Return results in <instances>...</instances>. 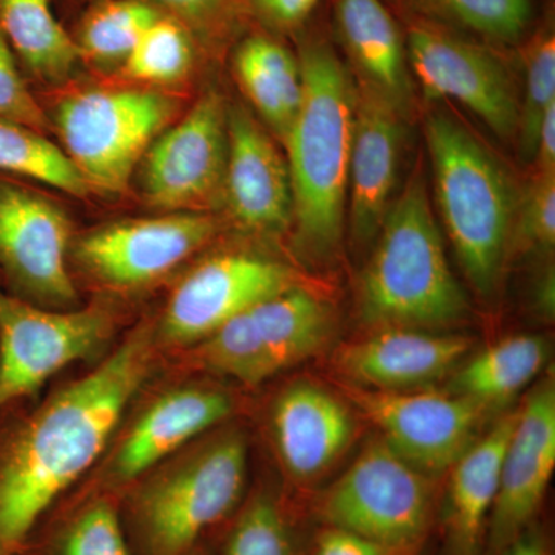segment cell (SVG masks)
Masks as SVG:
<instances>
[{"label": "cell", "instance_id": "obj_9", "mask_svg": "<svg viewBox=\"0 0 555 555\" xmlns=\"http://www.w3.org/2000/svg\"><path fill=\"white\" fill-rule=\"evenodd\" d=\"M409 68L427 100L465 105L496 137L517 134L518 105L509 73L488 43L437 22L401 13Z\"/></svg>", "mask_w": 555, "mask_h": 555}, {"label": "cell", "instance_id": "obj_18", "mask_svg": "<svg viewBox=\"0 0 555 555\" xmlns=\"http://www.w3.org/2000/svg\"><path fill=\"white\" fill-rule=\"evenodd\" d=\"M401 112L378 93L358 87L347 201L353 241L367 246L377 238L397 185Z\"/></svg>", "mask_w": 555, "mask_h": 555}, {"label": "cell", "instance_id": "obj_29", "mask_svg": "<svg viewBox=\"0 0 555 555\" xmlns=\"http://www.w3.org/2000/svg\"><path fill=\"white\" fill-rule=\"evenodd\" d=\"M222 529L218 555L305 554L306 542L299 537L294 511L269 489L243 500Z\"/></svg>", "mask_w": 555, "mask_h": 555}, {"label": "cell", "instance_id": "obj_33", "mask_svg": "<svg viewBox=\"0 0 555 555\" xmlns=\"http://www.w3.org/2000/svg\"><path fill=\"white\" fill-rule=\"evenodd\" d=\"M193 60L188 28L181 22L159 16L139 38L122 65L130 79L169 86L188 78Z\"/></svg>", "mask_w": 555, "mask_h": 555}, {"label": "cell", "instance_id": "obj_24", "mask_svg": "<svg viewBox=\"0 0 555 555\" xmlns=\"http://www.w3.org/2000/svg\"><path fill=\"white\" fill-rule=\"evenodd\" d=\"M233 69L259 118L284 142L302 100L298 56L273 36L255 33L236 47Z\"/></svg>", "mask_w": 555, "mask_h": 555}, {"label": "cell", "instance_id": "obj_22", "mask_svg": "<svg viewBox=\"0 0 555 555\" xmlns=\"http://www.w3.org/2000/svg\"><path fill=\"white\" fill-rule=\"evenodd\" d=\"M334 30L361 86L398 109L409 101L411 75L403 30L386 0H334Z\"/></svg>", "mask_w": 555, "mask_h": 555}, {"label": "cell", "instance_id": "obj_26", "mask_svg": "<svg viewBox=\"0 0 555 555\" xmlns=\"http://www.w3.org/2000/svg\"><path fill=\"white\" fill-rule=\"evenodd\" d=\"M547 343L535 335H514L481 350L460 364L451 392L486 409L513 400L542 371Z\"/></svg>", "mask_w": 555, "mask_h": 555}, {"label": "cell", "instance_id": "obj_41", "mask_svg": "<svg viewBox=\"0 0 555 555\" xmlns=\"http://www.w3.org/2000/svg\"><path fill=\"white\" fill-rule=\"evenodd\" d=\"M500 555H553V546L545 528L535 520Z\"/></svg>", "mask_w": 555, "mask_h": 555}, {"label": "cell", "instance_id": "obj_36", "mask_svg": "<svg viewBox=\"0 0 555 555\" xmlns=\"http://www.w3.org/2000/svg\"><path fill=\"white\" fill-rule=\"evenodd\" d=\"M0 120L46 133L50 119L35 100L17 68L16 56L0 31Z\"/></svg>", "mask_w": 555, "mask_h": 555}, {"label": "cell", "instance_id": "obj_16", "mask_svg": "<svg viewBox=\"0 0 555 555\" xmlns=\"http://www.w3.org/2000/svg\"><path fill=\"white\" fill-rule=\"evenodd\" d=\"M555 467V386L543 379L518 409L500 470L483 555H500L539 517Z\"/></svg>", "mask_w": 555, "mask_h": 555}, {"label": "cell", "instance_id": "obj_37", "mask_svg": "<svg viewBox=\"0 0 555 555\" xmlns=\"http://www.w3.org/2000/svg\"><path fill=\"white\" fill-rule=\"evenodd\" d=\"M166 7L179 22L203 33L221 30L235 16L244 0H155ZM246 7V5H244Z\"/></svg>", "mask_w": 555, "mask_h": 555}, {"label": "cell", "instance_id": "obj_32", "mask_svg": "<svg viewBox=\"0 0 555 555\" xmlns=\"http://www.w3.org/2000/svg\"><path fill=\"white\" fill-rule=\"evenodd\" d=\"M159 13L144 0H108L96 7L79 36L80 56L100 65L124 64Z\"/></svg>", "mask_w": 555, "mask_h": 555}, {"label": "cell", "instance_id": "obj_19", "mask_svg": "<svg viewBox=\"0 0 555 555\" xmlns=\"http://www.w3.org/2000/svg\"><path fill=\"white\" fill-rule=\"evenodd\" d=\"M473 339L430 328L382 327L341 347L339 372L350 385L378 390H414L447 377L463 363Z\"/></svg>", "mask_w": 555, "mask_h": 555}, {"label": "cell", "instance_id": "obj_28", "mask_svg": "<svg viewBox=\"0 0 555 555\" xmlns=\"http://www.w3.org/2000/svg\"><path fill=\"white\" fill-rule=\"evenodd\" d=\"M400 13L437 22L492 46H517L534 24L532 0H392Z\"/></svg>", "mask_w": 555, "mask_h": 555}, {"label": "cell", "instance_id": "obj_15", "mask_svg": "<svg viewBox=\"0 0 555 555\" xmlns=\"http://www.w3.org/2000/svg\"><path fill=\"white\" fill-rule=\"evenodd\" d=\"M233 412L225 390L185 383L150 400L102 456L101 473L86 491L120 496L134 481L164 460L198 440Z\"/></svg>", "mask_w": 555, "mask_h": 555}, {"label": "cell", "instance_id": "obj_23", "mask_svg": "<svg viewBox=\"0 0 555 555\" xmlns=\"http://www.w3.org/2000/svg\"><path fill=\"white\" fill-rule=\"evenodd\" d=\"M247 312L276 374L323 352L334 335V312L327 302L297 284Z\"/></svg>", "mask_w": 555, "mask_h": 555}, {"label": "cell", "instance_id": "obj_10", "mask_svg": "<svg viewBox=\"0 0 555 555\" xmlns=\"http://www.w3.org/2000/svg\"><path fill=\"white\" fill-rule=\"evenodd\" d=\"M72 221L36 190L0 177V286L47 309H73Z\"/></svg>", "mask_w": 555, "mask_h": 555}, {"label": "cell", "instance_id": "obj_14", "mask_svg": "<svg viewBox=\"0 0 555 555\" xmlns=\"http://www.w3.org/2000/svg\"><path fill=\"white\" fill-rule=\"evenodd\" d=\"M369 422L398 455L427 477L443 476L477 440L485 409L456 393L345 386Z\"/></svg>", "mask_w": 555, "mask_h": 555}, {"label": "cell", "instance_id": "obj_11", "mask_svg": "<svg viewBox=\"0 0 555 555\" xmlns=\"http://www.w3.org/2000/svg\"><path fill=\"white\" fill-rule=\"evenodd\" d=\"M217 233V221L206 211L126 219L73 241L69 261L100 286L134 291L170 275Z\"/></svg>", "mask_w": 555, "mask_h": 555}, {"label": "cell", "instance_id": "obj_12", "mask_svg": "<svg viewBox=\"0 0 555 555\" xmlns=\"http://www.w3.org/2000/svg\"><path fill=\"white\" fill-rule=\"evenodd\" d=\"M229 145V107L208 90L152 142L141 164V190L167 211H206L222 201Z\"/></svg>", "mask_w": 555, "mask_h": 555}, {"label": "cell", "instance_id": "obj_17", "mask_svg": "<svg viewBox=\"0 0 555 555\" xmlns=\"http://www.w3.org/2000/svg\"><path fill=\"white\" fill-rule=\"evenodd\" d=\"M222 201L246 230L273 235L294 221V193L287 159L255 116L229 107V145Z\"/></svg>", "mask_w": 555, "mask_h": 555}, {"label": "cell", "instance_id": "obj_3", "mask_svg": "<svg viewBox=\"0 0 555 555\" xmlns=\"http://www.w3.org/2000/svg\"><path fill=\"white\" fill-rule=\"evenodd\" d=\"M203 437L120 494L131 555L193 554L238 511L246 488V438L238 430Z\"/></svg>", "mask_w": 555, "mask_h": 555}, {"label": "cell", "instance_id": "obj_35", "mask_svg": "<svg viewBox=\"0 0 555 555\" xmlns=\"http://www.w3.org/2000/svg\"><path fill=\"white\" fill-rule=\"evenodd\" d=\"M555 247V173H537L521 198H518L511 250L521 254H553ZM507 254V257H509Z\"/></svg>", "mask_w": 555, "mask_h": 555}, {"label": "cell", "instance_id": "obj_30", "mask_svg": "<svg viewBox=\"0 0 555 555\" xmlns=\"http://www.w3.org/2000/svg\"><path fill=\"white\" fill-rule=\"evenodd\" d=\"M0 173L33 179L75 198L90 192L64 149L42 131L3 120H0Z\"/></svg>", "mask_w": 555, "mask_h": 555}, {"label": "cell", "instance_id": "obj_1", "mask_svg": "<svg viewBox=\"0 0 555 555\" xmlns=\"http://www.w3.org/2000/svg\"><path fill=\"white\" fill-rule=\"evenodd\" d=\"M155 326L130 332L89 374L38 404L0 409V555H21L40 525L101 462L156 367Z\"/></svg>", "mask_w": 555, "mask_h": 555}, {"label": "cell", "instance_id": "obj_7", "mask_svg": "<svg viewBox=\"0 0 555 555\" xmlns=\"http://www.w3.org/2000/svg\"><path fill=\"white\" fill-rule=\"evenodd\" d=\"M178 115V102L147 89H86L54 109V129L90 190L129 188L152 142Z\"/></svg>", "mask_w": 555, "mask_h": 555}, {"label": "cell", "instance_id": "obj_39", "mask_svg": "<svg viewBox=\"0 0 555 555\" xmlns=\"http://www.w3.org/2000/svg\"><path fill=\"white\" fill-rule=\"evenodd\" d=\"M320 0H244L255 16L273 30L295 31L301 28Z\"/></svg>", "mask_w": 555, "mask_h": 555}, {"label": "cell", "instance_id": "obj_31", "mask_svg": "<svg viewBox=\"0 0 555 555\" xmlns=\"http://www.w3.org/2000/svg\"><path fill=\"white\" fill-rule=\"evenodd\" d=\"M247 310L219 326L198 345L190 347V358L196 367L248 386L259 385L276 375Z\"/></svg>", "mask_w": 555, "mask_h": 555}, {"label": "cell", "instance_id": "obj_21", "mask_svg": "<svg viewBox=\"0 0 555 555\" xmlns=\"http://www.w3.org/2000/svg\"><path fill=\"white\" fill-rule=\"evenodd\" d=\"M516 418L517 411L502 416L451 467V480L437 517L443 555H483L503 455Z\"/></svg>", "mask_w": 555, "mask_h": 555}, {"label": "cell", "instance_id": "obj_4", "mask_svg": "<svg viewBox=\"0 0 555 555\" xmlns=\"http://www.w3.org/2000/svg\"><path fill=\"white\" fill-rule=\"evenodd\" d=\"M377 238L358 287L366 326L440 328L466 318L469 299L449 268L422 175L409 179Z\"/></svg>", "mask_w": 555, "mask_h": 555}, {"label": "cell", "instance_id": "obj_5", "mask_svg": "<svg viewBox=\"0 0 555 555\" xmlns=\"http://www.w3.org/2000/svg\"><path fill=\"white\" fill-rule=\"evenodd\" d=\"M438 210L463 272L478 294H494L509 254L518 204L506 167L448 113L426 119Z\"/></svg>", "mask_w": 555, "mask_h": 555}, {"label": "cell", "instance_id": "obj_34", "mask_svg": "<svg viewBox=\"0 0 555 555\" xmlns=\"http://www.w3.org/2000/svg\"><path fill=\"white\" fill-rule=\"evenodd\" d=\"M525 101L518 108V150L525 163L534 159L537 138L546 113L555 105V38L546 22L526 40Z\"/></svg>", "mask_w": 555, "mask_h": 555}, {"label": "cell", "instance_id": "obj_8", "mask_svg": "<svg viewBox=\"0 0 555 555\" xmlns=\"http://www.w3.org/2000/svg\"><path fill=\"white\" fill-rule=\"evenodd\" d=\"M116 326L104 306L40 308L0 286V409L31 398L69 364L96 357Z\"/></svg>", "mask_w": 555, "mask_h": 555}, {"label": "cell", "instance_id": "obj_38", "mask_svg": "<svg viewBox=\"0 0 555 555\" xmlns=\"http://www.w3.org/2000/svg\"><path fill=\"white\" fill-rule=\"evenodd\" d=\"M302 555H414L403 551L392 550L379 545L377 542L364 537L332 528V526L318 525L315 531L306 540Z\"/></svg>", "mask_w": 555, "mask_h": 555}, {"label": "cell", "instance_id": "obj_27", "mask_svg": "<svg viewBox=\"0 0 555 555\" xmlns=\"http://www.w3.org/2000/svg\"><path fill=\"white\" fill-rule=\"evenodd\" d=\"M0 31L25 67L47 82L68 78L82 60L50 0H0Z\"/></svg>", "mask_w": 555, "mask_h": 555}, {"label": "cell", "instance_id": "obj_2", "mask_svg": "<svg viewBox=\"0 0 555 555\" xmlns=\"http://www.w3.org/2000/svg\"><path fill=\"white\" fill-rule=\"evenodd\" d=\"M302 100L283 144L294 193V236L310 259L337 251L346 224L347 179L358 86L324 36L302 40Z\"/></svg>", "mask_w": 555, "mask_h": 555}, {"label": "cell", "instance_id": "obj_6", "mask_svg": "<svg viewBox=\"0 0 555 555\" xmlns=\"http://www.w3.org/2000/svg\"><path fill=\"white\" fill-rule=\"evenodd\" d=\"M310 517L318 525L422 555L437 525L436 489L430 477L378 438L318 496Z\"/></svg>", "mask_w": 555, "mask_h": 555}, {"label": "cell", "instance_id": "obj_40", "mask_svg": "<svg viewBox=\"0 0 555 555\" xmlns=\"http://www.w3.org/2000/svg\"><path fill=\"white\" fill-rule=\"evenodd\" d=\"M532 160L535 163L537 173H555V105L542 120Z\"/></svg>", "mask_w": 555, "mask_h": 555}, {"label": "cell", "instance_id": "obj_43", "mask_svg": "<svg viewBox=\"0 0 555 555\" xmlns=\"http://www.w3.org/2000/svg\"><path fill=\"white\" fill-rule=\"evenodd\" d=\"M190 555H210V553H208L206 547L203 546V547H199V550H196L195 553L190 554Z\"/></svg>", "mask_w": 555, "mask_h": 555}, {"label": "cell", "instance_id": "obj_42", "mask_svg": "<svg viewBox=\"0 0 555 555\" xmlns=\"http://www.w3.org/2000/svg\"><path fill=\"white\" fill-rule=\"evenodd\" d=\"M537 301H539V308L550 315V312L554 310V272L551 270L540 281L539 291H537Z\"/></svg>", "mask_w": 555, "mask_h": 555}, {"label": "cell", "instance_id": "obj_13", "mask_svg": "<svg viewBox=\"0 0 555 555\" xmlns=\"http://www.w3.org/2000/svg\"><path fill=\"white\" fill-rule=\"evenodd\" d=\"M291 286L294 272L275 259L246 251L203 259L171 291L155 326L158 345L190 349L233 317Z\"/></svg>", "mask_w": 555, "mask_h": 555}, {"label": "cell", "instance_id": "obj_20", "mask_svg": "<svg viewBox=\"0 0 555 555\" xmlns=\"http://www.w3.org/2000/svg\"><path fill=\"white\" fill-rule=\"evenodd\" d=\"M281 463L298 483L323 477L356 436V420L339 398L309 382L281 390L270 411Z\"/></svg>", "mask_w": 555, "mask_h": 555}, {"label": "cell", "instance_id": "obj_25", "mask_svg": "<svg viewBox=\"0 0 555 555\" xmlns=\"http://www.w3.org/2000/svg\"><path fill=\"white\" fill-rule=\"evenodd\" d=\"M21 555H131L119 496L83 491L61 502Z\"/></svg>", "mask_w": 555, "mask_h": 555}]
</instances>
